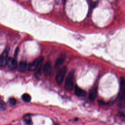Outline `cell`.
Wrapping results in <instances>:
<instances>
[{"label":"cell","instance_id":"6da1fadb","mask_svg":"<svg viewBox=\"0 0 125 125\" xmlns=\"http://www.w3.org/2000/svg\"><path fill=\"white\" fill-rule=\"evenodd\" d=\"M75 71L72 70L67 76L65 84V87L67 90H71L74 86V79Z\"/></svg>","mask_w":125,"mask_h":125},{"label":"cell","instance_id":"7a4b0ae2","mask_svg":"<svg viewBox=\"0 0 125 125\" xmlns=\"http://www.w3.org/2000/svg\"><path fill=\"white\" fill-rule=\"evenodd\" d=\"M67 68L63 67L58 71L56 76V81L58 85H61L64 81V77L67 73Z\"/></svg>","mask_w":125,"mask_h":125},{"label":"cell","instance_id":"3957f363","mask_svg":"<svg viewBox=\"0 0 125 125\" xmlns=\"http://www.w3.org/2000/svg\"><path fill=\"white\" fill-rule=\"evenodd\" d=\"M9 47H7L3 51L1 57H0V66L4 67L7 65L8 60V53Z\"/></svg>","mask_w":125,"mask_h":125},{"label":"cell","instance_id":"277c9868","mask_svg":"<svg viewBox=\"0 0 125 125\" xmlns=\"http://www.w3.org/2000/svg\"><path fill=\"white\" fill-rule=\"evenodd\" d=\"M44 60V58L43 57H39L37 58L32 64L29 65L28 70L29 71H34L38 67L42 64Z\"/></svg>","mask_w":125,"mask_h":125},{"label":"cell","instance_id":"5b68a950","mask_svg":"<svg viewBox=\"0 0 125 125\" xmlns=\"http://www.w3.org/2000/svg\"><path fill=\"white\" fill-rule=\"evenodd\" d=\"M52 71V68L51 62H47L43 68V72L44 74L47 76H50L51 74Z\"/></svg>","mask_w":125,"mask_h":125},{"label":"cell","instance_id":"8992f818","mask_svg":"<svg viewBox=\"0 0 125 125\" xmlns=\"http://www.w3.org/2000/svg\"><path fill=\"white\" fill-rule=\"evenodd\" d=\"M74 92L75 94L80 97H84L86 96V92L83 90V89L77 86H75V89H74Z\"/></svg>","mask_w":125,"mask_h":125},{"label":"cell","instance_id":"52a82bcc","mask_svg":"<svg viewBox=\"0 0 125 125\" xmlns=\"http://www.w3.org/2000/svg\"><path fill=\"white\" fill-rule=\"evenodd\" d=\"M9 68L11 69H15L17 67V61L16 60V58L14 57V58H10L8 60L7 64Z\"/></svg>","mask_w":125,"mask_h":125},{"label":"cell","instance_id":"ba28073f","mask_svg":"<svg viewBox=\"0 0 125 125\" xmlns=\"http://www.w3.org/2000/svg\"><path fill=\"white\" fill-rule=\"evenodd\" d=\"M66 59V55L64 54H62L60 55V56L57 59L55 64V67L56 68L59 67L60 66H61L62 64L64 63V62Z\"/></svg>","mask_w":125,"mask_h":125},{"label":"cell","instance_id":"9c48e42d","mask_svg":"<svg viewBox=\"0 0 125 125\" xmlns=\"http://www.w3.org/2000/svg\"><path fill=\"white\" fill-rule=\"evenodd\" d=\"M97 89L96 88H94L91 90L89 93L88 98L89 99L92 101H94L97 97Z\"/></svg>","mask_w":125,"mask_h":125},{"label":"cell","instance_id":"30bf717a","mask_svg":"<svg viewBox=\"0 0 125 125\" xmlns=\"http://www.w3.org/2000/svg\"><path fill=\"white\" fill-rule=\"evenodd\" d=\"M27 68V64L26 62L23 61L21 62L19 65V69L20 71H24Z\"/></svg>","mask_w":125,"mask_h":125},{"label":"cell","instance_id":"8fae6325","mask_svg":"<svg viewBox=\"0 0 125 125\" xmlns=\"http://www.w3.org/2000/svg\"><path fill=\"white\" fill-rule=\"evenodd\" d=\"M22 98L24 102H27V103L29 102L31 100V96H30V95H29L28 94H27V93L23 94L22 95Z\"/></svg>","mask_w":125,"mask_h":125},{"label":"cell","instance_id":"7c38bea8","mask_svg":"<svg viewBox=\"0 0 125 125\" xmlns=\"http://www.w3.org/2000/svg\"><path fill=\"white\" fill-rule=\"evenodd\" d=\"M24 120L26 124L29 125L32 124V120H31L30 118V114H26L23 117Z\"/></svg>","mask_w":125,"mask_h":125},{"label":"cell","instance_id":"4fadbf2b","mask_svg":"<svg viewBox=\"0 0 125 125\" xmlns=\"http://www.w3.org/2000/svg\"><path fill=\"white\" fill-rule=\"evenodd\" d=\"M119 113L122 116L125 117V105L123 106L120 108L119 110Z\"/></svg>","mask_w":125,"mask_h":125},{"label":"cell","instance_id":"5bb4252c","mask_svg":"<svg viewBox=\"0 0 125 125\" xmlns=\"http://www.w3.org/2000/svg\"><path fill=\"white\" fill-rule=\"evenodd\" d=\"M125 87V81L124 78L120 79V90L123 89Z\"/></svg>","mask_w":125,"mask_h":125},{"label":"cell","instance_id":"9a60e30c","mask_svg":"<svg viewBox=\"0 0 125 125\" xmlns=\"http://www.w3.org/2000/svg\"><path fill=\"white\" fill-rule=\"evenodd\" d=\"M8 103H9V104L11 106H14V105L16 104V100H15L14 98H10V99H9V100H8Z\"/></svg>","mask_w":125,"mask_h":125},{"label":"cell","instance_id":"2e32d148","mask_svg":"<svg viewBox=\"0 0 125 125\" xmlns=\"http://www.w3.org/2000/svg\"><path fill=\"white\" fill-rule=\"evenodd\" d=\"M4 103L3 102V101L1 100V98H0V108H4Z\"/></svg>","mask_w":125,"mask_h":125}]
</instances>
